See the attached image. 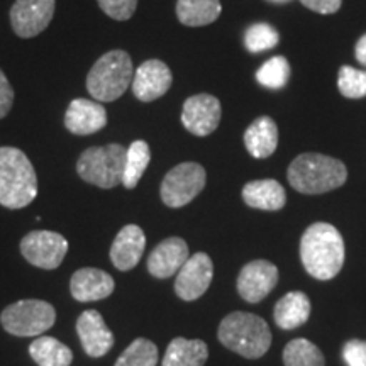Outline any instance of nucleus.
I'll return each mask as SVG.
<instances>
[{
	"mask_svg": "<svg viewBox=\"0 0 366 366\" xmlns=\"http://www.w3.org/2000/svg\"><path fill=\"white\" fill-rule=\"evenodd\" d=\"M300 258L305 272L317 280H331L345 264V241L332 224L315 222L300 239Z\"/></svg>",
	"mask_w": 366,
	"mask_h": 366,
	"instance_id": "obj_1",
	"label": "nucleus"
},
{
	"mask_svg": "<svg viewBox=\"0 0 366 366\" xmlns=\"http://www.w3.org/2000/svg\"><path fill=\"white\" fill-rule=\"evenodd\" d=\"M292 189L305 195H319L336 190L347 180V168L341 159L320 153L299 154L287 173Z\"/></svg>",
	"mask_w": 366,
	"mask_h": 366,
	"instance_id": "obj_2",
	"label": "nucleus"
},
{
	"mask_svg": "<svg viewBox=\"0 0 366 366\" xmlns=\"http://www.w3.org/2000/svg\"><path fill=\"white\" fill-rule=\"evenodd\" d=\"M38 195V177L24 151L0 148V205L17 210L27 207Z\"/></svg>",
	"mask_w": 366,
	"mask_h": 366,
	"instance_id": "obj_3",
	"label": "nucleus"
},
{
	"mask_svg": "<svg viewBox=\"0 0 366 366\" xmlns=\"http://www.w3.org/2000/svg\"><path fill=\"white\" fill-rule=\"evenodd\" d=\"M217 336L227 350L248 360L262 358L272 346V331L267 320L241 310L222 319Z\"/></svg>",
	"mask_w": 366,
	"mask_h": 366,
	"instance_id": "obj_4",
	"label": "nucleus"
},
{
	"mask_svg": "<svg viewBox=\"0 0 366 366\" xmlns=\"http://www.w3.org/2000/svg\"><path fill=\"white\" fill-rule=\"evenodd\" d=\"M134 79V66L129 53L112 49L102 54L86 75V90L97 102L121 99Z\"/></svg>",
	"mask_w": 366,
	"mask_h": 366,
	"instance_id": "obj_5",
	"label": "nucleus"
},
{
	"mask_svg": "<svg viewBox=\"0 0 366 366\" xmlns=\"http://www.w3.org/2000/svg\"><path fill=\"white\" fill-rule=\"evenodd\" d=\"M126 153L127 148L119 143L92 146L80 154L79 162H76V173L81 180L92 183L99 189H114L122 183Z\"/></svg>",
	"mask_w": 366,
	"mask_h": 366,
	"instance_id": "obj_6",
	"label": "nucleus"
},
{
	"mask_svg": "<svg viewBox=\"0 0 366 366\" xmlns=\"http://www.w3.org/2000/svg\"><path fill=\"white\" fill-rule=\"evenodd\" d=\"M56 310L49 302L27 299L14 302L0 314L2 327L17 337H38L54 326Z\"/></svg>",
	"mask_w": 366,
	"mask_h": 366,
	"instance_id": "obj_7",
	"label": "nucleus"
},
{
	"mask_svg": "<svg viewBox=\"0 0 366 366\" xmlns=\"http://www.w3.org/2000/svg\"><path fill=\"white\" fill-rule=\"evenodd\" d=\"M207 183V173L202 164L185 162L167 173L159 187V197L167 207L180 209L190 204Z\"/></svg>",
	"mask_w": 366,
	"mask_h": 366,
	"instance_id": "obj_8",
	"label": "nucleus"
},
{
	"mask_svg": "<svg viewBox=\"0 0 366 366\" xmlns=\"http://www.w3.org/2000/svg\"><path fill=\"white\" fill-rule=\"evenodd\" d=\"M21 253L33 267L56 269L68 253V241L54 231H31L22 237Z\"/></svg>",
	"mask_w": 366,
	"mask_h": 366,
	"instance_id": "obj_9",
	"label": "nucleus"
},
{
	"mask_svg": "<svg viewBox=\"0 0 366 366\" xmlns=\"http://www.w3.org/2000/svg\"><path fill=\"white\" fill-rule=\"evenodd\" d=\"M56 0H16L11 7L12 31L22 39H31L48 29Z\"/></svg>",
	"mask_w": 366,
	"mask_h": 366,
	"instance_id": "obj_10",
	"label": "nucleus"
},
{
	"mask_svg": "<svg viewBox=\"0 0 366 366\" xmlns=\"http://www.w3.org/2000/svg\"><path fill=\"white\" fill-rule=\"evenodd\" d=\"M221 100L210 94H197L185 100L182 109V124L190 134L205 137L221 124Z\"/></svg>",
	"mask_w": 366,
	"mask_h": 366,
	"instance_id": "obj_11",
	"label": "nucleus"
},
{
	"mask_svg": "<svg viewBox=\"0 0 366 366\" xmlns=\"http://www.w3.org/2000/svg\"><path fill=\"white\" fill-rule=\"evenodd\" d=\"M214 277V264L209 254L195 253L177 273L175 294L185 302L200 299L209 290Z\"/></svg>",
	"mask_w": 366,
	"mask_h": 366,
	"instance_id": "obj_12",
	"label": "nucleus"
},
{
	"mask_svg": "<svg viewBox=\"0 0 366 366\" xmlns=\"http://www.w3.org/2000/svg\"><path fill=\"white\" fill-rule=\"evenodd\" d=\"M278 282V268L267 259H254L244 264L237 277V292L241 299L258 304L267 299Z\"/></svg>",
	"mask_w": 366,
	"mask_h": 366,
	"instance_id": "obj_13",
	"label": "nucleus"
},
{
	"mask_svg": "<svg viewBox=\"0 0 366 366\" xmlns=\"http://www.w3.org/2000/svg\"><path fill=\"white\" fill-rule=\"evenodd\" d=\"M173 84L170 66L162 59H148L137 66L132 79V94L141 102H153L162 99Z\"/></svg>",
	"mask_w": 366,
	"mask_h": 366,
	"instance_id": "obj_14",
	"label": "nucleus"
},
{
	"mask_svg": "<svg viewBox=\"0 0 366 366\" xmlns=\"http://www.w3.org/2000/svg\"><path fill=\"white\" fill-rule=\"evenodd\" d=\"M76 332H79L81 347L92 358H102L114 346V334L107 327L102 314L97 310H85L76 320Z\"/></svg>",
	"mask_w": 366,
	"mask_h": 366,
	"instance_id": "obj_15",
	"label": "nucleus"
},
{
	"mask_svg": "<svg viewBox=\"0 0 366 366\" xmlns=\"http://www.w3.org/2000/svg\"><path fill=\"white\" fill-rule=\"evenodd\" d=\"M107 126V111L97 100L75 99L68 105L65 127L75 136H90Z\"/></svg>",
	"mask_w": 366,
	"mask_h": 366,
	"instance_id": "obj_16",
	"label": "nucleus"
},
{
	"mask_svg": "<svg viewBox=\"0 0 366 366\" xmlns=\"http://www.w3.org/2000/svg\"><path fill=\"white\" fill-rule=\"evenodd\" d=\"M190 258L189 244L182 237H167L149 253L148 272L154 278H170L180 272V268Z\"/></svg>",
	"mask_w": 366,
	"mask_h": 366,
	"instance_id": "obj_17",
	"label": "nucleus"
},
{
	"mask_svg": "<svg viewBox=\"0 0 366 366\" xmlns=\"http://www.w3.org/2000/svg\"><path fill=\"white\" fill-rule=\"evenodd\" d=\"M146 248L144 231L136 224H127L117 232L111 246V262L121 272H129L143 258Z\"/></svg>",
	"mask_w": 366,
	"mask_h": 366,
	"instance_id": "obj_18",
	"label": "nucleus"
},
{
	"mask_svg": "<svg viewBox=\"0 0 366 366\" xmlns=\"http://www.w3.org/2000/svg\"><path fill=\"white\" fill-rule=\"evenodd\" d=\"M116 282L107 272L99 268H80L73 273L70 292L79 302H99L112 295Z\"/></svg>",
	"mask_w": 366,
	"mask_h": 366,
	"instance_id": "obj_19",
	"label": "nucleus"
},
{
	"mask_svg": "<svg viewBox=\"0 0 366 366\" xmlns=\"http://www.w3.org/2000/svg\"><path fill=\"white\" fill-rule=\"evenodd\" d=\"M244 146L248 153L256 159L269 158L278 146V127L272 117L262 116L251 122L244 131Z\"/></svg>",
	"mask_w": 366,
	"mask_h": 366,
	"instance_id": "obj_20",
	"label": "nucleus"
},
{
	"mask_svg": "<svg viewBox=\"0 0 366 366\" xmlns=\"http://www.w3.org/2000/svg\"><path fill=\"white\" fill-rule=\"evenodd\" d=\"M241 195L246 205L259 210H280L285 207L287 202L285 189L272 178L246 183Z\"/></svg>",
	"mask_w": 366,
	"mask_h": 366,
	"instance_id": "obj_21",
	"label": "nucleus"
},
{
	"mask_svg": "<svg viewBox=\"0 0 366 366\" xmlns=\"http://www.w3.org/2000/svg\"><path fill=\"white\" fill-rule=\"evenodd\" d=\"M310 315V300L304 292H290L277 302L273 310L274 322L278 327L290 331L305 324Z\"/></svg>",
	"mask_w": 366,
	"mask_h": 366,
	"instance_id": "obj_22",
	"label": "nucleus"
},
{
	"mask_svg": "<svg viewBox=\"0 0 366 366\" xmlns=\"http://www.w3.org/2000/svg\"><path fill=\"white\" fill-rule=\"evenodd\" d=\"M209 358V347L200 340L175 337L167 347L162 366H204Z\"/></svg>",
	"mask_w": 366,
	"mask_h": 366,
	"instance_id": "obj_23",
	"label": "nucleus"
},
{
	"mask_svg": "<svg viewBox=\"0 0 366 366\" xmlns=\"http://www.w3.org/2000/svg\"><path fill=\"white\" fill-rule=\"evenodd\" d=\"M177 17L187 27H204L219 19L221 0H178Z\"/></svg>",
	"mask_w": 366,
	"mask_h": 366,
	"instance_id": "obj_24",
	"label": "nucleus"
},
{
	"mask_svg": "<svg viewBox=\"0 0 366 366\" xmlns=\"http://www.w3.org/2000/svg\"><path fill=\"white\" fill-rule=\"evenodd\" d=\"M29 355L38 366H70L73 353L66 345L51 336H38L29 345Z\"/></svg>",
	"mask_w": 366,
	"mask_h": 366,
	"instance_id": "obj_25",
	"label": "nucleus"
},
{
	"mask_svg": "<svg viewBox=\"0 0 366 366\" xmlns=\"http://www.w3.org/2000/svg\"><path fill=\"white\" fill-rule=\"evenodd\" d=\"M149 162H151V149L146 141L137 139L129 146V148H127L124 175H122V185H124L127 190L136 189L137 183L141 180V177L144 175Z\"/></svg>",
	"mask_w": 366,
	"mask_h": 366,
	"instance_id": "obj_26",
	"label": "nucleus"
},
{
	"mask_svg": "<svg viewBox=\"0 0 366 366\" xmlns=\"http://www.w3.org/2000/svg\"><path fill=\"white\" fill-rule=\"evenodd\" d=\"M285 366H326L322 351L305 337H297L283 350Z\"/></svg>",
	"mask_w": 366,
	"mask_h": 366,
	"instance_id": "obj_27",
	"label": "nucleus"
},
{
	"mask_svg": "<svg viewBox=\"0 0 366 366\" xmlns=\"http://www.w3.org/2000/svg\"><path fill=\"white\" fill-rule=\"evenodd\" d=\"M158 347L153 341L137 337L126 347L124 353L119 356L116 366H157Z\"/></svg>",
	"mask_w": 366,
	"mask_h": 366,
	"instance_id": "obj_28",
	"label": "nucleus"
},
{
	"mask_svg": "<svg viewBox=\"0 0 366 366\" xmlns=\"http://www.w3.org/2000/svg\"><path fill=\"white\" fill-rule=\"evenodd\" d=\"M290 79V63L285 56H273L256 71V80L259 85L272 90H280Z\"/></svg>",
	"mask_w": 366,
	"mask_h": 366,
	"instance_id": "obj_29",
	"label": "nucleus"
},
{
	"mask_svg": "<svg viewBox=\"0 0 366 366\" xmlns=\"http://www.w3.org/2000/svg\"><path fill=\"white\" fill-rule=\"evenodd\" d=\"M337 89L346 99L366 97V71L356 70L353 66H341L337 73Z\"/></svg>",
	"mask_w": 366,
	"mask_h": 366,
	"instance_id": "obj_30",
	"label": "nucleus"
},
{
	"mask_svg": "<svg viewBox=\"0 0 366 366\" xmlns=\"http://www.w3.org/2000/svg\"><path fill=\"white\" fill-rule=\"evenodd\" d=\"M278 36L277 29L269 24H253L248 31L244 33V46L249 53H262L267 49H272L278 44Z\"/></svg>",
	"mask_w": 366,
	"mask_h": 366,
	"instance_id": "obj_31",
	"label": "nucleus"
},
{
	"mask_svg": "<svg viewBox=\"0 0 366 366\" xmlns=\"http://www.w3.org/2000/svg\"><path fill=\"white\" fill-rule=\"evenodd\" d=\"M105 16L114 21H127L134 16L137 0H97Z\"/></svg>",
	"mask_w": 366,
	"mask_h": 366,
	"instance_id": "obj_32",
	"label": "nucleus"
},
{
	"mask_svg": "<svg viewBox=\"0 0 366 366\" xmlns=\"http://www.w3.org/2000/svg\"><path fill=\"white\" fill-rule=\"evenodd\" d=\"M342 358L347 366H366V341H347L342 347Z\"/></svg>",
	"mask_w": 366,
	"mask_h": 366,
	"instance_id": "obj_33",
	"label": "nucleus"
},
{
	"mask_svg": "<svg viewBox=\"0 0 366 366\" xmlns=\"http://www.w3.org/2000/svg\"><path fill=\"white\" fill-rule=\"evenodd\" d=\"M14 104V90L9 84L6 73L0 70V119H4L11 112Z\"/></svg>",
	"mask_w": 366,
	"mask_h": 366,
	"instance_id": "obj_34",
	"label": "nucleus"
},
{
	"mask_svg": "<svg viewBox=\"0 0 366 366\" xmlns=\"http://www.w3.org/2000/svg\"><path fill=\"white\" fill-rule=\"evenodd\" d=\"M302 6L307 7L309 11L329 16V14H336L342 6V0H300Z\"/></svg>",
	"mask_w": 366,
	"mask_h": 366,
	"instance_id": "obj_35",
	"label": "nucleus"
},
{
	"mask_svg": "<svg viewBox=\"0 0 366 366\" xmlns=\"http://www.w3.org/2000/svg\"><path fill=\"white\" fill-rule=\"evenodd\" d=\"M355 56L361 63V65L366 66V34L361 36V38L358 39V43H356Z\"/></svg>",
	"mask_w": 366,
	"mask_h": 366,
	"instance_id": "obj_36",
	"label": "nucleus"
}]
</instances>
